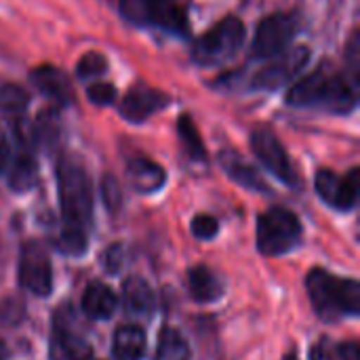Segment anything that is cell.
<instances>
[{"instance_id":"27","label":"cell","mask_w":360,"mask_h":360,"mask_svg":"<svg viewBox=\"0 0 360 360\" xmlns=\"http://www.w3.org/2000/svg\"><path fill=\"white\" fill-rule=\"evenodd\" d=\"M116 95H118V91L112 82L99 80V82H93L86 86V97L95 105H112L116 101Z\"/></svg>"},{"instance_id":"31","label":"cell","mask_w":360,"mask_h":360,"mask_svg":"<svg viewBox=\"0 0 360 360\" xmlns=\"http://www.w3.org/2000/svg\"><path fill=\"white\" fill-rule=\"evenodd\" d=\"M8 162H11V146H8V139H6L4 131L0 129V175L6 171Z\"/></svg>"},{"instance_id":"18","label":"cell","mask_w":360,"mask_h":360,"mask_svg":"<svg viewBox=\"0 0 360 360\" xmlns=\"http://www.w3.org/2000/svg\"><path fill=\"white\" fill-rule=\"evenodd\" d=\"M219 162H221L224 171L230 175V179L236 181V184H240L243 188H249V190H255V192H270L268 184L255 171V167H251L249 162H245L238 154H234V152H221Z\"/></svg>"},{"instance_id":"16","label":"cell","mask_w":360,"mask_h":360,"mask_svg":"<svg viewBox=\"0 0 360 360\" xmlns=\"http://www.w3.org/2000/svg\"><path fill=\"white\" fill-rule=\"evenodd\" d=\"M118 308V297L114 291L103 283H91L82 295V310L89 319L105 321L110 319Z\"/></svg>"},{"instance_id":"29","label":"cell","mask_w":360,"mask_h":360,"mask_svg":"<svg viewBox=\"0 0 360 360\" xmlns=\"http://www.w3.org/2000/svg\"><path fill=\"white\" fill-rule=\"evenodd\" d=\"M101 192H103V202L110 211H116L120 207V200H122V194H120V186L114 177H105L103 179V186H101Z\"/></svg>"},{"instance_id":"32","label":"cell","mask_w":360,"mask_h":360,"mask_svg":"<svg viewBox=\"0 0 360 360\" xmlns=\"http://www.w3.org/2000/svg\"><path fill=\"white\" fill-rule=\"evenodd\" d=\"M340 356L342 360H360V346L356 342H348L340 346Z\"/></svg>"},{"instance_id":"24","label":"cell","mask_w":360,"mask_h":360,"mask_svg":"<svg viewBox=\"0 0 360 360\" xmlns=\"http://www.w3.org/2000/svg\"><path fill=\"white\" fill-rule=\"evenodd\" d=\"M30 105V95L25 89L17 84H2L0 86V114L4 116H21Z\"/></svg>"},{"instance_id":"4","label":"cell","mask_w":360,"mask_h":360,"mask_svg":"<svg viewBox=\"0 0 360 360\" xmlns=\"http://www.w3.org/2000/svg\"><path fill=\"white\" fill-rule=\"evenodd\" d=\"M302 232V221L293 211L274 207L257 217V249L266 257L285 255L300 245Z\"/></svg>"},{"instance_id":"36","label":"cell","mask_w":360,"mask_h":360,"mask_svg":"<svg viewBox=\"0 0 360 360\" xmlns=\"http://www.w3.org/2000/svg\"><path fill=\"white\" fill-rule=\"evenodd\" d=\"M188 2H190V0H188Z\"/></svg>"},{"instance_id":"19","label":"cell","mask_w":360,"mask_h":360,"mask_svg":"<svg viewBox=\"0 0 360 360\" xmlns=\"http://www.w3.org/2000/svg\"><path fill=\"white\" fill-rule=\"evenodd\" d=\"M188 285H190V293L198 304H213L224 295V283L219 281V276L205 268V266H196L190 270L188 274Z\"/></svg>"},{"instance_id":"3","label":"cell","mask_w":360,"mask_h":360,"mask_svg":"<svg viewBox=\"0 0 360 360\" xmlns=\"http://www.w3.org/2000/svg\"><path fill=\"white\" fill-rule=\"evenodd\" d=\"M57 181L63 226L86 230L93 217V190L86 171L76 160L63 158L57 167Z\"/></svg>"},{"instance_id":"33","label":"cell","mask_w":360,"mask_h":360,"mask_svg":"<svg viewBox=\"0 0 360 360\" xmlns=\"http://www.w3.org/2000/svg\"><path fill=\"white\" fill-rule=\"evenodd\" d=\"M310 360H333L331 350L327 348V342H321L310 350Z\"/></svg>"},{"instance_id":"26","label":"cell","mask_w":360,"mask_h":360,"mask_svg":"<svg viewBox=\"0 0 360 360\" xmlns=\"http://www.w3.org/2000/svg\"><path fill=\"white\" fill-rule=\"evenodd\" d=\"M105 70H108V59L99 51L84 53L76 63V74L82 80H95L101 74H105Z\"/></svg>"},{"instance_id":"21","label":"cell","mask_w":360,"mask_h":360,"mask_svg":"<svg viewBox=\"0 0 360 360\" xmlns=\"http://www.w3.org/2000/svg\"><path fill=\"white\" fill-rule=\"evenodd\" d=\"M6 171H8V186L15 192H25L36 184L38 169H36V160L30 152L21 150L17 154V158L13 162H8Z\"/></svg>"},{"instance_id":"35","label":"cell","mask_w":360,"mask_h":360,"mask_svg":"<svg viewBox=\"0 0 360 360\" xmlns=\"http://www.w3.org/2000/svg\"><path fill=\"white\" fill-rule=\"evenodd\" d=\"M285 360H297V359H295V356H287V359H285Z\"/></svg>"},{"instance_id":"12","label":"cell","mask_w":360,"mask_h":360,"mask_svg":"<svg viewBox=\"0 0 360 360\" xmlns=\"http://www.w3.org/2000/svg\"><path fill=\"white\" fill-rule=\"evenodd\" d=\"M169 101V95H165L162 91L152 89L148 84H137L124 95L118 110L129 122H143L158 110L167 108Z\"/></svg>"},{"instance_id":"15","label":"cell","mask_w":360,"mask_h":360,"mask_svg":"<svg viewBox=\"0 0 360 360\" xmlns=\"http://www.w3.org/2000/svg\"><path fill=\"white\" fill-rule=\"evenodd\" d=\"M93 354L91 344L65 329H55L49 344V359L51 360H89Z\"/></svg>"},{"instance_id":"17","label":"cell","mask_w":360,"mask_h":360,"mask_svg":"<svg viewBox=\"0 0 360 360\" xmlns=\"http://www.w3.org/2000/svg\"><path fill=\"white\" fill-rule=\"evenodd\" d=\"M122 302L124 310L133 316H150L156 304L152 287L137 276H131L122 283Z\"/></svg>"},{"instance_id":"28","label":"cell","mask_w":360,"mask_h":360,"mask_svg":"<svg viewBox=\"0 0 360 360\" xmlns=\"http://www.w3.org/2000/svg\"><path fill=\"white\" fill-rule=\"evenodd\" d=\"M192 234L196 236V238H200V240H211V238H215L217 236V232H219V224H217V219L213 217V215H205V213H200V215H196L194 219H192Z\"/></svg>"},{"instance_id":"2","label":"cell","mask_w":360,"mask_h":360,"mask_svg":"<svg viewBox=\"0 0 360 360\" xmlns=\"http://www.w3.org/2000/svg\"><path fill=\"white\" fill-rule=\"evenodd\" d=\"M310 302L321 319L335 321L338 316H359L360 285L354 278H338L323 268H314L306 276Z\"/></svg>"},{"instance_id":"9","label":"cell","mask_w":360,"mask_h":360,"mask_svg":"<svg viewBox=\"0 0 360 360\" xmlns=\"http://www.w3.org/2000/svg\"><path fill=\"white\" fill-rule=\"evenodd\" d=\"M310 61V49L300 44V46H289L283 53H278L276 57L270 59L268 65H264L255 78H253V86L262 89V91H276L278 86L291 82L302 68H306V63Z\"/></svg>"},{"instance_id":"7","label":"cell","mask_w":360,"mask_h":360,"mask_svg":"<svg viewBox=\"0 0 360 360\" xmlns=\"http://www.w3.org/2000/svg\"><path fill=\"white\" fill-rule=\"evenodd\" d=\"M300 30V19L293 13H274L266 17L253 36V55L259 59H272L291 46Z\"/></svg>"},{"instance_id":"30","label":"cell","mask_w":360,"mask_h":360,"mask_svg":"<svg viewBox=\"0 0 360 360\" xmlns=\"http://www.w3.org/2000/svg\"><path fill=\"white\" fill-rule=\"evenodd\" d=\"M120 257H122V251H120V247L116 245V247H112V249H108L105 251V270L108 272H118V266H120Z\"/></svg>"},{"instance_id":"34","label":"cell","mask_w":360,"mask_h":360,"mask_svg":"<svg viewBox=\"0 0 360 360\" xmlns=\"http://www.w3.org/2000/svg\"><path fill=\"white\" fill-rule=\"evenodd\" d=\"M8 356V352H6V346H4V342L0 340V360H4Z\"/></svg>"},{"instance_id":"8","label":"cell","mask_w":360,"mask_h":360,"mask_svg":"<svg viewBox=\"0 0 360 360\" xmlns=\"http://www.w3.org/2000/svg\"><path fill=\"white\" fill-rule=\"evenodd\" d=\"M19 285L38 297H46L53 291V268L49 253L36 240L21 247L19 255Z\"/></svg>"},{"instance_id":"25","label":"cell","mask_w":360,"mask_h":360,"mask_svg":"<svg viewBox=\"0 0 360 360\" xmlns=\"http://www.w3.org/2000/svg\"><path fill=\"white\" fill-rule=\"evenodd\" d=\"M86 230L76 228V226H63L61 234L57 238V247L61 253L72 255V257H80L86 251Z\"/></svg>"},{"instance_id":"13","label":"cell","mask_w":360,"mask_h":360,"mask_svg":"<svg viewBox=\"0 0 360 360\" xmlns=\"http://www.w3.org/2000/svg\"><path fill=\"white\" fill-rule=\"evenodd\" d=\"M127 177H129V184L141 194H154L167 181L165 169L158 162L143 158V156L131 158L127 162Z\"/></svg>"},{"instance_id":"23","label":"cell","mask_w":360,"mask_h":360,"mask_svg":"<svg viewBox=\"0 0 360 360\" xmlns=\"http://www.w3.org/2000/svg\"><path fill=\"white\" fill-rule=\"evenodd\" d=\"M177 133L181 137V143L186 146V152L192 160H207V148L200 137V131L190 114H181L177 120Z\"/></svg>"},{"instance_id":"10","label":"cell","mask_w":360,"mask_h":360,"mask_svg":"<svg viewBox=\"0 0 360 360\" xmlns=\"http://www.w3.org/2000/svg\"><path fill=\"white\" fill-rule=\"evenodd\" d=\"M251 150H253L255 158L272 175H276L283 184H287L291 188L300 184L297 173L293 169V162H291L285 146L281 143V139L272 131H268V129L253 131V135H251Z\"/></svg>"},{"instance_id":"5","label":"cell","mask_w":360,"mask_h":360,"mask_svg":"<svg viewBox=\"0 0 360 360\" xmlns=\"http://www.w3.org/2000/svg\"><path fill=\"white\" fill-rule=\"evenodd\" d=\"M245 23L238 17H226L209 27L194 42V59L202 65H219L230 61L245 44Z\"/></svg>"},{"instance_id":"1","label":"cell","mask_w":360,"mask_h":360,"mask_svg":"<svg viewBox=\"0 0 360 360\" xmlns=\"http://www.w3.org/2000/svg\"><path fill=\"white\" fill-rule=\"evenodd\" d=\"M287 103L304 108L319 105L335 114H350L356 108V80L329 65H321L289 89Z\"/></svg>"},{"instance_id":"22","label":"cell","mask_w":360,"mask_h":360,"mask_svg":"<svg viewBox=\"0 0 360 360\" xmlns=\"http://www.w3.org/2000/svg\"><path fill=\"white\" fill-rule=\"evenodd\" d=\"M156 360H190V346L186 338L171 327H165L156 342Z\"/></svg>"},{"instance_id":"6","label":"cell","mask_w":360,"mask_h":360,"mask_svg":"<svg viewBox=\"0 0 360 360\" xmlns=\"http://www.w3.org/2000/svg\"><path fill=\"white\" fill-rule=\"evenodd\" d=\"M188 0H120L124 19L169 32L188 30Z\"/></svg>"},{"instance_id":"11","label":"cell","mask_w":360,"mask_h":360,"mask_svg":"<svg viewBox=\"0 0 360 360\" xmlns=\"http://www.w3.org/2000/svg\"><path fill=\"white\" fill-rule=\"evenodd\" d=\"M319 196L338 211H350L356 207L360 192V171L354 167L348 175H338L331 169H321L314 179Z\"/></svg>"},{"instance_id":"20","label":"cell","mask_w":360,"mask_h":360,"mask_svg":"<svg viewBox=\"0 0 360 360\" xmlns=\"http://www.w3.org/2000/svg\"><path fill=\"white\" fill-rule=\"evenodd\" d=\"M114 356L118 360H141L146 354V333L137 325L118 327L112 342Z\"/></svg>"},{"instance_id":"14","label":"cell","mask_w":360,"mask_h":360,"mask_svg":"<svg viewBox=\"0 0 360 360\" xmlns=\"http://www.w3.org/2000/svg\"><path fill=\"white\" fill-rule=\"evenodd\" d=\"M30 78H32L34 86H36L40 93H44L46 97H51L53 101H57V103H61V105L72 101V86H70V80H68V76H65L59 68L49 65V63L38 65V68L32 70Z\"/></svg>"}]
</instances>
